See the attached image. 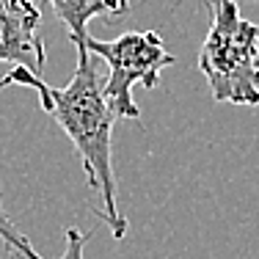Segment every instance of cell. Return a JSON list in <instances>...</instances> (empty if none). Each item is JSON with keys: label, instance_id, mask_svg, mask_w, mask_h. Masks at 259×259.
<instances>
[{"label": "cell", "instance_id": "6da1fadb", "mask_svg": "<svg viewBox=\"0 0 259 259\" xmlns=\"http://www.w3.org/2000/svg\"><path fill=\"white\" fill-rule=\"evenodd\" d=\"M77 50V69L64 89L47 85L41 75L14 66L11 77L14 85H30L39 94V102L47 113L58 121V127L72 141L80 163H83L89 188L100 196L97 215L110 226L116 240L127 234V218L119 209V190L113 174V124L119 116L113 113L108 97H105V80L91 64L89 47Z\"/></svg>", "mask_w": 259, "mask_h": 259}, {"label": "cell", "instance_id": "7a4b0ae2", "mask_svg": "<svg viewBox=\"0 0 259 259\" xmlns=\"http://www.w3.org/2000/svg\"><path fill=\"white\" fill-rule=\"evenodd\" d=\"M196 64L215 102L259 105V25L240 14V3H209V30Z\"/></svg>", "mask_w": 259, "mask_h": 259}, {"label": "cell", "instance_id": "3957f363", "mask_svg": "<svg viewBox=\"0 0 259 259\" xmlns=\"http://www.w3.org/2000/svg\"><path fill=\"white\" fill-rule=\"evenodd\" d=\"M91 55L108 64L105 97L119 119H141V108L133 100V85L155 89L165 66L174 64V55L165 50V41L157 30H130L113 41L85 36L83 41Z\"/></svg>", "mask_w": 259, "mask_h": 259}, {"label": "cell", "instance_id": "277c9868", "mask_svg": "<svg viewBox=\"0 0 259 259\" xmlns=\"http://www.w3.org/2000/svg\"><path fill=\"white\" fill-rule=\"evenodd\" d=\"M41 11L33 0H0V64H14L41 75L47 64L39 33Z\"/></svg>", "mask_w": 259, "mask_h": 259}, {"label": "cell", "instance_id": "5b68a950", "mask_svg": "<svg viewBox=\"0 0 259 259\" xmlns=\"http://www.w3.org/2000/svg\"><path fill=\"white\" fill-rule=\"evenodd\" d=\"M53 9V14L64 22L69 41L75 47H83L89 36V22L94 17H124L130 11V0H41Z\"/></svg>", "mask_w": 259, "mask_h": 259}, {"label": "cell", "instance_id": "8992f818", "mask_svg": "<svg viewBox=\"0 0 259 259\" xmlns=\"http://www.w3.org/2000/svg\"><path fill=\"white\" fill-rule=\"evenodd\" d=\"M0 240H3L9 248H14V251H20V254H25L28 259H45L39 254V251L30 245V240L22 234L20 229H17V224L6 215V209H3V204H0Z\"/></svg>", "mask_w": 259, "mask_h": 259}, {"label": "cell", "instance_id": "52a82bcc", "mask_svg": "<svg viewBox=\"0 0 259 259\" xmlns=\"http://www.w3.org/2000/svg\"><path fill=\"white\" fill-rule=\"evenodd\" d=\"M85 240H89V234H85V232H80L77 226H66V232H64V243H66V245H64V254L55 256V259H85V256H83ZM6 259H28V256L11 248V254L6 256Z\"/></svg>", "mask_w": 259, "mask_h": 259}, {"label": "cell", "instance_id": "ba28073f", "mask_svg": "<svg viewBox=\"0 0 259 259\" xmlns=\"http://www.w3.org/2000/svg\"><path fill=\"white\" fill-rule=\"evenodd\" d=\"M204 3H218V0H204ZM232 3H256V0H232ZM177 6H182V0H177Z\"/></svg>", "mask_w": 259, "mask_h": 259}, {"label": "cell", "instance_id": "9c48e42d", "mask_svg": "<svg viewBox=\"0 0 259 259\" xmlns=\"http://www.w3.org/2000/svg\"><path fill=\"white\" fill-rule=\"evenodd\" d=\"M6 85H14V77H11V72L6 77H0V89H6Z\"/></svg>", "mask_w": 259, "mask_h": 259}]
</instances>
